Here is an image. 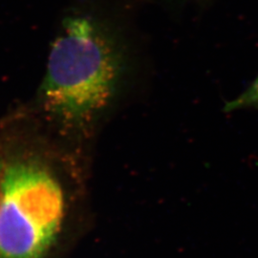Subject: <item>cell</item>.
Wrapping results in <instances>:
<instances>
[{"label": "cell", "mask_w": 258, "mask_h": 258, "mask_svg": "<svg viewBox=\"0 0 258 258\" xmlns=\"http://www.w3.org/2000/svg\"><path fill=\"white\" fill-rule=\"evenodd\" d=\"M124 71L121 48L100 24L69 18L50 52L43 105L65 126L89 132L117 97Z\"/></svg>", "instance_id": "cell-1"}, {"label": "cell", "mask_w": 258, "mask_h": 258, "mask_svg": "<svg viewBox=\"0 0 258 258\" xmlns=\"http://www.w3.org/2000/svg\"><path fill=\"white\" fill-rule=\"evenodd\" d=\"M64 216V196L46 167L33 162L6 166L0 183V258H43Z\"/></svg>", "instance_id": "cell-2"}, {"label": "cell", "mask_w": 258, "mask_h": 258, "mask_svg": "<svg viewBox=\"0 0 258 258\" xmlns=\"http://www.w3.org/2000/svg\"><path fill=\"white\" fill-rule=\"evenodd\" d=\"M256 104H258V76L246 91H244L226 106V109L228 111L235 110Z\"/></svg>", "instance_id": "cell-3"}, {"label": "cell", "mask_w": 258, "mask_h": 258, "mask_svg": "<svg viewBox=\"0 0 258 258\" xmlns=\"http://www.w3.org/2000/svg\"><path fill=\"white\" fill-rule=\"evenodd\" d=\"M4 171V166H3V162H2V158H1V154H0V183H1V179H2V174Z\"/></svg>", "instance_id": "cell-4"}]
</instances>
